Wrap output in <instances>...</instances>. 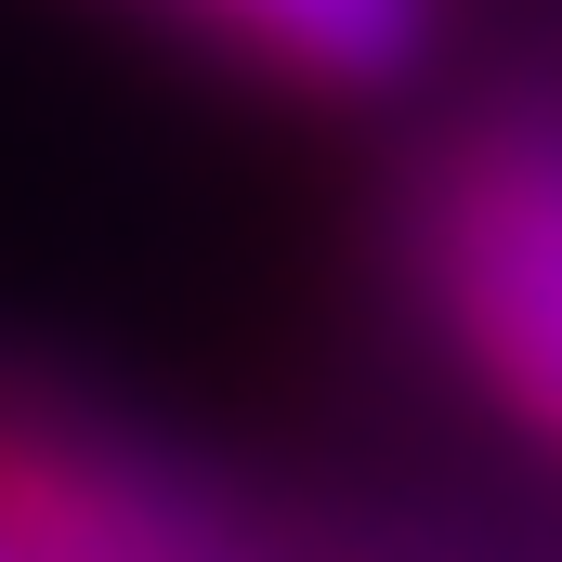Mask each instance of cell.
I'll list each match as a JSON object with an SVG mask.
<instances>
[{"instance_id":"cell-2","label":"cell","mask_w":562,"mask_h":562,"mask_svg":"<svg viewBox=\"0 0 562 562\" xmlns=\"http://www.w3.org/2000/svg\"><path fill=\"white\" fill-rule=\"evenodd\" d=\"M144 13H170L183 40H210V53L249 66L262 92L367 105V92L419 79L431 13H445V0H144Z\"/></svg>"},{"instance_id":"cell-1","label":"cell","mask_w":562,"mask_h":562,"mask_svg":"<svg viewBox=\"0 0 562 562\" xmlns=\"http://www.w3.org/2000/svg\"><path fill=\"white\" fill-rule=\"evenodd\" d=\"M393 262L445 353L537 445H562V79H524L406 157Z\"/></svg>"},{"instance_id":"cell-3","label":"cell","mask_w":562,"mask_h":562,"mask_svg":"<svg viewBox=\"0 0 562 562\" xmlns=\"http://www.w3.org/2000/svg\"><path fill=\"white\" fill-rule=\"evenodd\" d=\"M0 562H26V550H13V537H0Z\"/></svg>"}]
</instances>
